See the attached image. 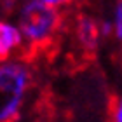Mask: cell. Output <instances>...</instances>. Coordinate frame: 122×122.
Wrapping results in <instances>:
<instances>
[{"label":"cell","mask_w":122,"mask_h":122,"mask_svg":"<svg viewBox=\"0 0 122 122\" xmlns=\"http://www.w3.org/2000/svg\"><path fill=\"white\" fill-rule=\"evenodd\" d=\"M77 40H79L80 47L87 52H94L99 44V38H101V26H99L96 21L89 16H80L79 21H77Z\"/></svg>","instance_id":"cell-4"},{"label":"cell","mask_w":122,"mask_h":122,"mask_svg":"<svg viewBox=\"0 0 122 122\" xmlns=\"http://www.w3.org/2000/svg\"><path fill=\"white\" fill-rule=\"evenodd\" d=\"M23 47H25V38L18 23L0 21V61L16 58Z\"/></svg>","instance_id":"cell-3"},{"label":"cell","mask_w":122,"mask_h":122,"mask_svg":"<svg viewBox=\"0 0 122 122\" xmlns=\"http://www.w3.org/2000/svg\"><path fill=\"white\" fill-rule=\"evenodd\" d=\"M110 122H122V96H119L113 101V105H112Z\"/></svg>","instance_id":"cell-6"},{"label":"cell","mask_w":122,"mask_h":122,"mask_svg":"<svg viewBox=\"0 0 122 122\" xmlns=\"http://www.w3.org/2000/svg\"><path fill=\"white\" fill-rule=\"evenodd\" d=\"M18 26L25 38V46L40 49L52 42L61 26L58 7L47 5L40 0H26L19 9Z\"/></svg>","instance_id":"cell-2"},{"label":"cell","mask_w":122,"mask_h":122,"mask_svg":"<svg viewBox=\"0 0 122 122\" xmlns=\"http://www.w3.org/2000/svg\"><path fill=\"white\" fill-rule=\"evenodd\" d=\"M112 25H113V37L117 38L119 42H122V0H117V2H115Z\"/></svg>","instance_id":"cell-5"},{"label":"cell","mask_w":122,"mask_h":122,"mask_svg":"<svg viewBox=\"0 0 122 122\" xmlns=\"http://www.w3.org/2000/svg\"><path fill=\"white\" fill-rule=\"evenodd\" d=\"M33 87V68L23 58L0 61V122H16L23 115Z\"/></svg>","instance_id":"cell-1"},{"label":"cell","mask_w":122,"mask_h":122,"mask_svg":"<svg viewBox=\"0 0 122 122\" xmlns=\"http://www.w3.org/2000/svg\"><path fill=\"white\" fill-rule=\"evenodd\" d=\"M40 2H44V4H47V5H52V7H61V5L68 4L70 0H40Z\"/></svg>","instance_id":"cell-7"}]
</instances>
